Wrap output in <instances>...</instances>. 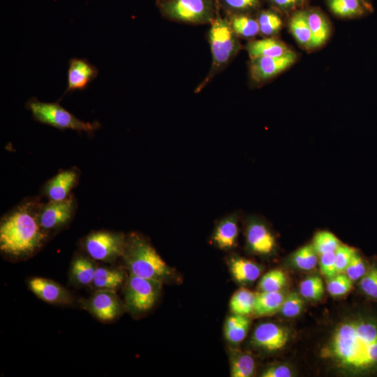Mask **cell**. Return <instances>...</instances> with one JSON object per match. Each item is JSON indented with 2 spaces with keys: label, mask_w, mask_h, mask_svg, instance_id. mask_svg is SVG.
<instances>
[{
  "label": "cell",
  "mask_w": 377,
  "mask_h": 377,
  "mask_svg": "<svg viewBox=\"0 0 377 377\" xmlns=\"http://www.w3.org/2000/svg\"><path fill=\"white\" fill-rule=\"evenodd\" d=\"M321 355L347 373L377 374V318L358 315L343 320Z\"/></svg>",
  "instance_id": "6da1fadb"
},
{
  "label": "cell",
  "mask_w": 377,
  "mask_h": 377,
  "mask_svg": "<svg viewBox=\"0 0 377 377\" xmlns=\"http://www.w3.org/2000/svg\"><path fill=\"white\" fill-rule=\"evenodd\" d=\"M42 205L38 198L26 199L2 217L0 250L4 256L26 258L42 248L49 235L38 220Z\"/></svg>",
  "instance_id": "7a4b0ae2"
},
{
  "label": "cell",
  "mask_w": 377,
  "mask_h": 377,
  "mask_svg": "<svg viewBox=\"0 0 377 377\" xmlns=\"http://www.w3.org/2000/svg\"><path fill=\"white\" fill-rule=\"evenodd\" d=\"M122 257L130 273L135 276L163 282L175 275L174 269L138 234L132 233L126 238Z\"/></svg>",
  "instance_id": "3957f363"
},
{
  "label": "cell",
  "mask_w": 377,
  "mask_h": 377,
  "mask_svg": "<svg viewBox=\"0 0 377 377\" xmlns=\"http://www.w3.org/2000/svg\"><path fill=\"white\" fill-rule=\"evenodd\" d=\"M210 24L208 40L212 53V67L205 79L197 87L196 91H200L216 75L223 70L240 48L238 36L231 28L228 20L215 16Z\"/></svg>",
  "instance_id": "277c9868"
},
{
  "label": "cell",
  "mask_w": 377,
  "mask_h": 377,
  "mask_svg": "<svg viewBox=\"0 0 377 377\" xmlns=\"http://www.w3.org/2000/svg\"><path fill=\"white\" fill-rule=\"evenodd\" d=\"M26 108L31 111L36 121L59 129L92 133L100 127L98 121L91 123L80 120L58 103L41 102L32 98L26 103Z\"/></svg>",
  "instance_id": "5b68a950"
},
{
  "label": "cell",
  "mask_w": 377,
  "mask_h": 377,
  "mask_svg": "<svg viewBox=\"0 0 377 377\" xmlns=\"http://www.w3.org/2000/svg\"><path fill=\"white\" fill-rule=\"evenodd\" d=\"M158 4L162 14L175 22L202 24L215 17L213 0H159Z\"/></svg>",
  "instance_id": "8992f818"
},
{
  "label": "cell",
  "mask_w": 377,
  "mask_h": 377,
  "mask_svg": "<svg viewBox=\"0 0 377 377\" xmlns=\"http://www.w3.org/2000/svg\"><path fill=\"white\" fill-rule=\"evenodd\" d=\"M162 284L161 281L142 278L130 273L124 293L127 309L136 314L150 310L159 297Z\"/></svg>",
  "instance_id": "52a82bcc"
},
{
  "label": "cell",
  "mask_w": 377,
  "mask_h": 377,
  "mask_svg": "<svg viewBox=\"0 0 377 377\" xmlns=\"http://www.w3.org/2000/svg\"><path fill=\"white\" fill-rule=\"evenodd\" d=\"M126 242L125 235L119 232H92L83 239V248L95 260L111 263L122 256Z\"/></svg>",
  "instance_id": "ba28073f"
},
{
  "label": "cell",
  "mask_w": 377,
  "mask_h": 377,
  "mask_svg": "<svg viewBox=\"0 0 377 377\" xmlns=\"http://www.w3.org/2000/svg\"><path fill=\"white\" fill-rule=\"evenodd\" d=\"M75 208V200L72 195L63 200H50L43 204L39 211L40 226L48 233L58 230L71 220Z\"/></svg>",
  "instance_id": "9c48e42d"
},
{
  "label": "cell",
  "mask_w": 377,
  "mask_h": 377,
  "mask_svg": "<svg viewBox=\"0 0 377 377\" xmlns=\"http://www.w3.org/2000/svg\"><path fill=\"white\" fill-rule=\"evenodd\" d=\"M297 59L295 52L273 57L251 59L249 72L251 79L258 83L267 81L291 66Z\"/></svg>",
  "instance_id": "30bf717a"
},
{
  "label": "cell",
  "mask_w": 377,
  "mask_h": 377,
  "mask_svg": "<svg viewBox=\"0 0 377 377\" xmlns=\"http://www.w3.org/2000/svg\"><path fill=\"white\" fill-rule=\"evenodd\" d=\"M85 309L98 320L108 322L117 318L123 310V304L114 290H96L84 302Z\"/></svg>",
  "instance_id": "8fae6325"
},
{
  "label": "cell",
  "mask_w": 377,
  "mask_h": 377,
  "mask_svg": "<svg viewBox=\"0 0 377 377\" xmlns=\"http://www.w3.org/2000/svg\"><path fill=\"white\" fill-rule=\"evenodd\" d=\"M288 332L281 326L271 322L263 323L254 330L251 342L257 348L267 352L283 348L288 341Z\"/></svg>",
  "instance_id": "7c38bea8"
},
{
  "label": "cell",
  "mask_w": 377,
  "mask_h": 377,
  "mask_svg": "<svg viewBox=\"0 0 377 377\" xmlns=\"http://www.w3.org/2000/svg\"><path fill=\"white\" fill-rule=\"evenodd\" d=\"M246 241L249 251L258 255H269L276 246L275 238L269 229L254 217L247 221Z\"/></svg>",
  "instance_id": "4fadbf2b"
},
{
  "label": "cell",
  "mask_w": 377,
  "mask_h": 377,
  "mask_svg": "<svg viewBox=\"0 0 377 377\" xmlns=\"http://www.w3.org/2000/svg\"><path fill=\"white\" fill-rule=\"evenodd\" d=\"M29 289L42 300L55 304H69L73 297L67 289L57 282L42 277L29 280Z\"/></svg>",
  "instance_id": "5bb4252c"
},
{
  "label": "cell",
  "mask_w": 377,
  "mask_h": 377,
  "mask_svg": "<svg viewBox=\"0 0 377 377\" xmlns=\"http://www.w3.org/2000/svg\"><path fill=\"white\" fill-rule=\"evenodd\" d=\"M96 66L85 59L72 58L69 61L67 73V88L64 94L82 90L98 75Z\"/></svg>",
  "instance_id": "9a60e30c"
},
{
  "label": "cell",
  "mask_w": 377,
  "mask_h": 377,
  "mask_svg": "<svg viewBox=\"0 0 377 377\" xmlns=\"http://www.w3.org/2000/svg\"><path fill=\"white\" fill-rule=\"evenodd\" d=\"M79 176L76 168L63 170L45 184L44 193L50 200H65L78 182Z\"/></svg>",
  "instance_id": "2e32d148"
},
{
  "label": "cell",
  "mask_w": 377,
  "mask_h": 377,
  "mask_svg": "<svg viewBox=\"0 0 377 377\" xmlns=\"http://www.w3.org/2000/svg\"><path fill=\"white\" fill-rule=\"evenodd\" d=\"M238 232L237 215L231 214L217 223L212 234V241L220 249L229 250L236 246Z\"/></svg>",
  "instance_id": "e0dca14e"
},
{
  "label": "cell",
  "mask_w": 377,
  "mask_h": 377,
  "mask_svg": "<svg viewBox=\"0 0 377 377\" xmlns=\"http://www.w3.org/2000/svg\"><path fill=\"white\" fill-rule=\"evenodd\" d=\"M246 49L251 59L280 57L291 51L284 43L273 37L251 40Z\"/></svg>",
  "instance_id": "ac0fdd59"
},
{
  "label": "cell",
  "mask_w": 377,
  "mask_h": 377,
  "mask_svg": "<svg viewBox=\"0 0 377 377\" xmlns=\"http://www.w3.org/2000/svg\"><path fill=\"white\" fill-rule=\"evenodd\" d=\"M228 265L234 280L241 284L254 282L261 273L259 265L238 256H232L228 260Z\"/></svg>",
  "instance_id": "d6986e66"
},
{
  "label": "cell",
  "mask_w": 377,
  "mask_h": 377,
  "mask_svg": "<svg viewBox=\"0 0 377 377\" xmlns=\"http://www.w3.org/2000/svg\"><path fill=\"white\" fill-rule=\"evenodd\" d=\"M97 265L91 258L77 256L72 261L70 268V279L78 286L91 285Z\"/></svg>",
  "instance_id": "ffe728a7"
},
{
  "label": "cell",
  "mask_w": 377,
  "mask_h": 377,
  "mask_svg": "<svg viewBox=\"0 0 377 377\" xmlns=\"http://www.w3.org/2000/svg\"><path fill=\"white\" fill-rule=\"evenodd\" d=\"M306 15L312 33L313 47H319L327 42L330 36V22L326 16L316 9L306 11Z\"/></svg>",
  "instance_id": "44dd1931"
},
{
  "label": "cell",
  "mask_w": 377,
  "mask_h": 377,
  "mask_svg": "<svg viewBox=\"0 0 377 377\" xmlns=\"http://www.w3.org/2000/svg\"><path fill=\"white\" fill-rule=\"evenodd\" d=\"M251 320L248 316L232 313L226 320L223 333L231 345H237L246 337Z\"/></svg>",
  "instance_id": "7402d4cb"
},
{
  "label": "cell",
  "mask_w": 377,
  "mask_h": 377,
  "mask_svg": "<svg viewBox=\"0 0 377 377\" xmlns=\"http://www.w3.org/2000/svg\"><path fill=\"white\" fill-rule=\"evenodd\" d=\"M126 280L124 271L117 268L97 267L93 287L96 290H115L118 289Z\"/></svg>",
  "instance_id": "603a6c76"
},
{
  "label": "cell",
  "mask_w": 377,
  "mask_h": 377,
  "mask_svg": "<svg viewBox=\"0 0 377 377\" xmlns=\"http://www.w3.org/2000/svg\"><path fill=\"white\" fill-rule=\"evenodd\" d=\"M228 354L230 376L250 377L253 375L256 369V362L251 355L233 348L228 349Z\"/></svg>",
  "instance_id": "cb8c5ba5"
},
{
  "label": "cell",
  "mask_w": 377,
  "mask_h": 377,
  "mask_svg": "<svg viewBox=\"0 0 377 377\" xmlns=\"http://www.w3.org/2000/svg\"><path fill=\"white\" fill-rule=\"evenodd\" d=\"M285 297L281 291L256 293L253 313L257 316H267L279 311Z\"/></svg>",
  "instance_id": "d4e9b609"
},
{
  "label": "cell",
  "mask_w": 377,
  "mask_h": 377,
  "mask_svg": "<svg viewBox=\"0 0 377 377\" xmlns=\"http://www.w3.org/2000/svg\"><path fill=\"white\" fill-rule=\"evenodd\" d=\"M290 31L297 42L304 48L313 49V36L309 26L306 11L294 13L289 22Z\"/></svg>",
  "instance_id": "484cf974"
},
{
  "label": "cell",
  "mask_w": 377,
  "mask_h": 377,
  "mask_svg": "<svg viewBox=\"0 0 377 377\" xmlns=\"http://www.w3.org/2000/svg\"><path fill=\"white\" fill-rule=\"evenodd\" d=\"M330 10L337 16L353 18L369 12L362 0H327Z\"/></svg>",
  "instance_id": "4316f807"
},
{
  "label": "cell",
  "mask_w": 377,
  "mask_h": 377,
  "mask_svg": "<svg viewBox=\"0 0 377 377\" xmlns=\"http://www.w3.org/2000/svg\"><path fill=\"white\" fill-rule=\"evenodd\" d=\"M228 20L231 28L238 37L251 38L259 34L257 19L245 13L231 14Z\"/></svg>",
  "instance_id": "83f0119b"
},
{
  "label": "cell",
  "mask_w": 377,
  "mask_h": 377,
  "mask_svg": "<svg viewBox=\"0 0 377 377\" xmlns=\"http://www.w3.org/2000/svg\"><path fill=\"white\" fill-rule=\"evenodd\" d=\"M256 293L242 288L237 290L230 300V309L232 313L249 316L253 312Z\"/></svg>",
  "instance_id": "f1b7e54d"
},
{
  "label": "cell",
  "mask_w": 377,
  "mask_h": 377,
  "mask_svg": "<svg viewBox=\"0 0 377 377\" xmlns=\"http://www.w3.org/2000/svg\"><path fill=\"white\" fill-rule=\"evenodd\" d=\"M257 20L259 25V33L266 37H272L277 34L283 26L281 17L270 10L260 13Z\"/></svg>",
  "instance_id": "f546056e"
},
{
  "label": "cell",
  "mask_w": 377,
  "mask_h": 377,
  "mask_svg": "<svg viewBox=\"0 0 377 377\" xmlns=\"http://www.w3.org/2000/svg\"><path fill=\"white\" fill-rule=\"evenodd\" d=\"M286 283V277L283 272L274 269L267 272L259 281L258 289L261 292H278Z\"/></svg>",
  "instance_id": "4dcf8cb0"
},
{
  "label": "cell",
  "mask_w": 377,
  "mask_h": 377,
  "mask_svg": "<svg viewBox=\"0 0 377 377\" xmlns=\"http://www.w3.org/2000/svg\"><path fill=\"white\" fill-rule=\"evenodd\" d=\"M301 295L310 300H319L324 293V286L322 279L318 276L308 277L300 284Z\"/></svg>",
  "instance_id": "1f68e13d"
},
{
  "label": "cell",
  "mask_w": 377,
  "mask_h": 377,
  "mask_svg": "<svg viewBox=\"0 0 377 377\" xmlns=\"http://www.w3.org/2000/svg\"><path fill=\"white\" fill-rule=\"evenodd\" d=\"M293 260L294 264L298 268L304 270H311L317 265V253L312 244H307L295 252Z\"/></svg>",
  "instance_id": "d6a6232c"
},
{
  "label": "cell",
  "mask_w": 377,
  "mask_h": 377,
  "mask_svg": "<svg viewBox=\"0 0 377 377\" xmlns=\"http://www.w3.org/2000/svg\"><path fill=\"white\" fill-rule=\"evenodd\" d=\"M317 254L335 251L340 245L339 239L334 235L327 231L316 233L312 244Z\"/></svg>",
  "instance_id": "836d02e7"
},
{
  "label": "cell",
  "mask_w": 377,
  "mask_h": 377,
  "mask_svg": "<svg viewBox=\"0 0 377 377\" xmlns=\"http://www.w3.org/2000/svg\"><path fill=\"white\" fill-rule=\"evenodd\" d=\"M359 286L366 296L377 300V263L369 267L366 274L360 279Z\"/></svg>",
  "instance_id": "e575fe53"
},
{
  "label": "cell",
  "mask_w": 377,
  "mask_h": 377,
  "mask_svg": "<svg viewBox=\"0 0 377 377\" xmlns=\"http://www.w3.org/2000/svg\"><path fill=\"white\" fill-rule=\"evenodd\" d=\"M353 282L344 272L338 273L329 279L327 283V290L333 296H341L350 291Z\"/></svg>",
  "instance_id": "d590c367"
},
{
  "label": "cell",
  "mask_w": 377,
  "mask_h": 377,
  "mask_svg": "<svg viewBox=\"0 0 377 377\" xmlns=\"http://www.w3.org/2000/svg\"><path fill=\"white\" fill-rule=\"evenodd\" d=\"M304 306L302 298L297 293H290L285 297L280 308V313L287 318H293L299 315Z\"/></svg>",
  "instance_id": "8d00e7d4"
},
{
  "label": "cell",
  "mask_w": 377,
  "mask_h": 377,
  "mask_svg": "<svg viewBox=\"0 0 377 377\" xmlns=\"http://www.w3.org/2000/svg\"><path fill=\"white\" fill-rule=\"evenodd\" d=\"M220 3L226 10L236 13H244L256 9L260 0H219Z\"/></svg>",
  "instance_id": "74e56055"
},
{
  "label": "cell",
  "mask_w": 377,
  "mask_h": 377,
  "mask_svg": "<svg viewBox=\"0 0 377 377\" xmlns=\"http://www.w3.org/2000/svg\"><path fill=\"white\" fill-rule=\"evenodd\" d=\"M367 269L364 261L356 251L353 254L344 273L353 281H355L360 279L366 274Z\"/></svg>",
  "instance_id": "f35d334b"
},
{
  "label": "cell",
  "mask_w": 377,
  "mask_h": 377,
  "mask_svg": "<svg viewBox=\"0 0 377 377\" xmlns=\"http://www.w3.org/2000/svg\"><path fill=\"white\" fill-rule=\"evenodd\" d=\"M356 251L348 246L339 245L335 251L337 273H343Z\"/></svg>",
  "instance_id": "ab89813d"
},
{
  "label": "cell",
  "mask_w": 377,
  "mask_h": 377,
  "mask_svg": "<svg viewBox=\"0 0 377 377\" xmlns=\"http://www.w3.org/2000/svg\"><path fill=\"white\" fill-rule=\"evenodd\" d=\"M320 268L323 274L327 278H332L337 274L335 251L327 252L320 255Z\"/></svg>",
  "instance_id": "60d3db41"
},
{
  "label": "cell",
  "mask_w": 377,
  "mask_h": 377,
  "mask_svg": "<svg viewBox=\"0 0 377 377\" xmlns=\"http://www.w3.org/2000/svg\"><path fill=\"white\" fill-rule=\"evenodd\" d=\"M262 377H290V369L285 365H272L266 368L261 374Z\"/></svg>",
  "instance_id": "b9f144b4"
},
{
  "label": "cell",
  "mask_w": 377,
  "mask_h": 377,
  "mask_svg": "<svg viewBox=\"0 0 377 377\" xmlns=\"http://www.w3.org/2000/svg\"><path fill=\"white\" fill-rule=\"evenodd\" d=\"M272 4L281 11L288 13L304 4L305 0H269Z\"/></svg>",
  "instance_id": "7bdbcfd3"
},
{
  "label": "cell",
  "mask_w": 377,
  "mask_h": 377,
  "mask_svg": "<svg viewBox=\"0 0 377 377\" xmlns=\"http://www.w3.org/2000/svg\"><path fill=\"white\" fill-rule=\"evenodd\" d=\"M365 6L367 7V10L369 11H372L373 10V8H372V6H371V0H362Z\"/></svg>",
  "instance_id": "ee69618b"
}]
</instances>
